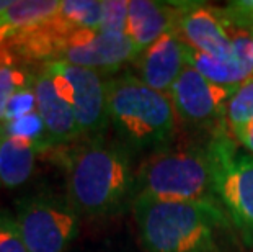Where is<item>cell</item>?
Masks as SVG:
<instances>
[{"label":"cell","instance_id":"obj_1","mask_svg":"<svg viewBox=\"0 0 253 252\" xmlns=\"http://www.w3.org/2000/svg\"><path fill=\"white\" fill-rule=\"evenodd\" d=\"M147 252H227L234 223L219 202L132 200Z\"/></svg>","mask_w":253,"mask_h":252},{"label":"cell","instance_id":"obj_2","mask_svg":"<svg viewBox=\"0 0 253 252\" xmlns=\"http://www.w3.org/2000/svg\"><path fill=\"white\" fill-rule=\"evenodd\" d=\"M136 172L125 144L90 138L66 157L67 200L80 216L96 219L121 211L136 194Z\"/></svg>","mask_w":253,"mask_h":252},{"label":"cell","instance_id":"obj_3","mask_svg":"<svg viewBox=\"0 0 253 252\" xmlns=\"http://www.w3.org/2000/svg\"><path fill=\"white\" fill-rule=\"evenodd\" d=\"M217 152L206 146L162 149L149 155L136 175L134 198L159 202H219Z\"/></svg>","mask_w":253,"mask_h":252},{"label":"cell","instance_id":"obj_4","mask_svg":"<svg viewBox=\"0 0 253 252\" xmlns=\"http://www.w3.org/2000/svg\"><path fill=\"white\" fill-rule=\"evenodd\" d=\"M110 123L127 146H162L175 131L176 111L169 94L145 85L134 74L106 80Z\"/></svg>","mask_w":253,"mask_h":252},{"label":"cell","instance_id":"obj_5","mask_svg":"<svg viewBox=\"0 0 253 252\" xmlns=\"http://www.w3.org/2000/svg\"><path fill=\"white\" fill-rule=\"evenodd\" d=\"M15 218L28 252H66L80 221L67 197L52 194L21 198Z\"/></svg>","mask_w":253,"mask_h":252},{"label":"cell","instance_id":"obj_6","mask_svg":"<svg viewBox=\"0 0 253 252\" xmlns=\"http://www.w3.org/2000/svg\"><path fill=\"white\" fill-rule=\"evenodd\" d=\"M212 141L217 152V200L235 229L253 241V154H237L227 133L214 135Z\"/></svg>","mask_w":253,"mask_h":252},{"label":"cell","instance_id":"obj_7","mask_svg":"<svg viewBox=\"0 0 253 252\" xmlns=\"http://www.w3.org/2000/svg\"><path fill=\"white\" fill-rule=\"evenodd\" d=\"M176 116L186 125L211 130L214 135L227 133L225 106L232 90L220 87L188 66L169 92Z\"/></svg>","mask_w":253,"mask_h":252},{"label":"cell","instance_id":"obj_8","mask_svg":"<svg viewBox=\"0 0 253 252\" xmlns=\"http://www.w3.org/2000/svg\"><path fill=\"white\" fill-rule=\"evenodd\" d=\"M137 51L125 33H100L98 30H79L69 35L57 56L59 62L113 74L127 62H134ZM56 62V61H54Z\"/></svg>","mask_w":253,"mask_h":252},{"label":"cell","instance_id":"obj_9","mask_svg":"<svg viewBox=\"0 0 253 252\" xmlns=\"http://www.w3.org/2000/svg\"><path fill=\"white\" fill-rule=\"evenodd\" d=\"M69 80L72 87V108L82 136H101L110 123L106 103V80L100 72L72 66L66 62H51Z\"/></svg>","mask_w":253,"mask_h":252},{"label":"cell","instance_id":"obj_10","mask_svg":"<svg viewBox=\"0 0 253 252\" xmlns=\"http://www.w3.org/2000/svg\"><path fill=\"white\" fill-rule=\"evenodd\" d=\"M176 31L191 50L224 59L234 57L232 40L222 8L183 2Z\"/></svg>","mask_w":253,"mask_h":252},{"label":"cell","instance_id":"obj_11","mask_svg":"<svg viewBox=\"0 0 253 252\" xmlns=\"http://www.w3.org/2000/svg\"><path fill=\"white\" fill-rule=\"evenodd\" d=\"M191 48L178 31H169L136 57L137 77L145 85L169 94L181 72L190 66Z\"/></svg>","mask_w":253,"mask_h":252},{"label":"cell","instance_id":"obj_12","mask_svg":"<svg viewBox=\"0 0 253 252\" xmlns=\"http://www.w3.org/2000/svg\"><path fill=\"white\" fill-rule=\"evenodd\" d=\"M33 89L36 95V110L44 121L54 148L69 144L82 136L72 105L57 92L54 80L44 66L36 71Z\"/></svg>","mask_w":253,"mask_h":252},{"label":"cell","instance_id":"obj_13","mask_svg":"<svg viewBox=\"0 0 253 252\" xmlns=\"http://www.w3.org/2000/svg\"><path fill=\"white\" fill-rule=\"evenodd\" d=\"M181 15L180 2H129L126 35L132 41L137 56L169 31H175Z\"/></svg>","mask_w":253,"mask_h":252},{"label":"cell","instance_id":"obj_14","mask_svg":"<svg viewBox=\"0 0 253 252\" xmlns=\"http://www.w3.org/2000/svg\"><path fill=\"white\" fill-rule=\"evenodd\" d=\"M40 151L0 131V185L17 189L33 175Z\"/></svg>","mask_w":253,"mask_h":252},{"label":"cell","instance_id":"obj_15","mask_svg":"<svg viewBox=\"0 0 253 252\" xmlns=\"http://www.w3.org/2000/svg\"><path fill=\"white\" fill-rule=\"evenodd\" d=\"M61 8V0H17L0 12V28L15 31L31 28L52 20Z\"/></svg>","mask_w":253,"mask_h":252},{"label":"cell","instance_id":"obj_16","mask_svg":"<svg viewBox=\"0 0 253 252\" xmlns=\"http://www.w3.org/2000/svg\"><path fill=\"white\" fill-rule=\"evenodd\" d=\"M190 66L206 77L211 82L225 87L229 90H234L245 82L247 79L253 77L242 64L237 61L235 56L232 59L216 57L206 52H199L191 50L190 51Z\"/></svg>","mask_w":253,"mask_h":252},{"label":"cell","instance_id":"obj_17","mask_svg":"<svg viewBox=\"0 0 253 252\" xmlns=\"http://www.w3.org/2000/svg\"><path fill=\"white\" fill-rule=\"evenodd\" d=\"M17 54L10 51L5 43L0 46V123L3 121L5 108L10 99L21 89L33 85L35 74L18 66Z\"/></svg>","mask_w":253,"mask_h":252},{"label":"cell","instance_id":"obj_18","mask_svg":"<svg viewBox=\"0 0 253 252\" xmlns=\"http://www.w3.org/2000/svg\"><path fill=\"white\" fill-rule=\"evenodd\" d=\"M56 20L69 33L79 30H98L101 0H62Z\"/></svg>","mask_w":253,"mask_h":252},{"label":"cell","instance_id":"obj_19","mask_svg":"<svg viewBox=\"0 0 253 252\" xmlns=\"http://www.w3.org/2000/svg\"><path fill=\"white\" fill-rule=\"evenodd\" d=\"M0 131L20 143L38 149L40 152L49 151L51 148H54V144L49 139V135H47L44 121L41 120L38 110L33 111V113L21 116L15 121L3 123V125H0Z\"/></svg>","mask_w":253,"mask_h":252},{"label":"cell","instance_id":"obj_20","mask_svg":"<svg viewBox=\"0 0 253 252\" xmlns=\"http://www.w3.org/2000/svg\"><path fill=\"white\" fill-rule=\"evenodd\" d=\"M253 121V77L239 85L225 106V125L230 135L235 136Z\"/></svg>","mask_w":253,"mask_h":252},{"label":"cell","instance_id":"obj_21","mask_svg":"<svg viewBox=\"0 0 253 252\" xmlns=\"http://www.w3.org/2000/svg\"><path fill=\"white\" fill-rule=\"evenodd\" d=\"M129 2L127 0H101L100 33H125L127 26Z\"/></svg>","mask_w":253,"mask_h":252},{"label":"cell","instance_id":"obj_22","mask_svg":"<svg viewBox=\"0 0 253 252\" xmlns=\"http://www.w3.org/2000/svg\"><path fill=\"white\" fill-rule=\"evenodd\" d=\"M0 252H28L17 218L7 210H0Z\"/></svg>","mask_w":253,"mask_h":252},{"label":"cell","instance_id":"obj_23","mask_svg":"<svg viewBox=\"0 0 253 252\" xmlns=\"http://www.w3.org/2000/svg\"><path fill=\"white\" fill-rule=\"evenodd\" d=\"M33 111H36V95H35L33 85H30V87L18 90V92L10 99V101L7 103V108H5L3 121L0 123V125L15 121L21 116L33 113Z\"/></svg>","mask_w":253,"mask_h":252},{"label":"cell","instance_id":"obj_24","mask_svg":"<svg viewBox=\"0 0 253 252\" xmlns=\"http://www.w3.org/2000/svg\"><path fill=\"white\" fill-rule=\"evenodd\" d=\"M224 15L234 23L252 28L253 26V0H237V2L227 3L222 8Z\"/></svg>","mask_w":253,"mask_h":252},{"label":"cell","instance_id":"obj_25","mask_svg":"<svg viewBox=\"0 0 253 252\" xmlns=\"http://www.w3.org/2000/svg\"><path fill=\"white\" fill-rule=\"evenodd\" d=\"M234 138L247 149V151H250V154H253V121L250 125H247L242 131L237 133Z\"/></svg>","mask_w":253,"mask_h":252},{"label":"cell","instance_id":"obj_26","mask_svg":"<svg viewBox=\"0 0 253 252\" xmlns=\"http://www.w3.org/2000/svg\"><path fill=\"white\" fill-rule=\"evenodd\" d=\"M10 35H12V31H10L8 28H0V46L10 38Z\"/></svg>","mask_w":253,"mask_h":252},{"label":"cell","instance_id":"obj_27","mask_svg":"<svg viewBox=\"0 0 253 252\" xmlns=\"http://www.w3.org/2000/svg\"><path fill=\"white\" fill-rule=\"evenodd\" d=\"M10 5V2L8 0H0V12H2V10H5Z\"/></svg>","mask_w":253,"mask_h":252},{"label":"cell","instance_id":"obj_28","mask_svg":"<svg viewBox=\"0 0 253 252\" xmlns=\"http://www.w3.org/2000/svg\"><path fill=\"white\" fill-rule=\"evenodd\" d=\"M250 30V35H252V40H253V26H252V28H249Z\"/></svg>","mask_w":253,"mask_h":252}]
</instances>
